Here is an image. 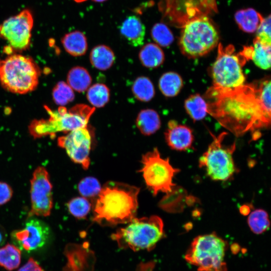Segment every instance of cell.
Returning <instances> with one entry per match:
<instances>
[{
    "mask_svg": "<svg viewBox=\"0 0 271 271\" xmlns=\"http://www.w3.org/2000/svg\"><path fill=\"white\" fill-rule=\"evenodd\" d=\"M139 58L142 64L148 68H156L165 60V55L161 47L155 43L144 45L139 52Z\"/></svg>",
    "mask_w": 271,
    "mask_h": 271,
    "instance_id": "20",
    "label": "cell"
},
{
    "mask_svg": "<svg viewBox=\"0 0 271 271\" xmlns=\"http://www.w3.org/2000/svg\"><path fill=\"white\" fill-rule=\"evenodd\" d=\"M111 236L119 246L133 251L151 250L164 235V224L159 216L134 217Z\"/></svg>",
    "mask_w": 271,
    "mask_h": 271,
    "instance_id": "4",
    "label": "cell"
},
{
    "mask_svg": "<svg viewBox=\"0 0 271 271\" xmlns=\"http://www.w3.org/2000/svg\"><path fill=\"white\" fill-rule=\"evenodd\" d=\"M52 96L54 102L62 106L72 102L75 98L72 88L64 81L56 84L53 89Z\"/></svg>",
    "mask_w": 271,
    "mask_h": 271,
    "instance_id": "32",
    "label": "cell"
},
{
    "mask_svg": "<svg viewBox=\"0 0 271 271\" xmlns=\"http://www.w3.org/2000/svg\"><path fill=\"white\" fill-rule=\"evenodd\" d=\"M189 197L184 189L175 185L160 200L159 206L167 212H181L184 209L186 204L188 203Z\"/></svg>",
    "mask_w": 271,
    "mask_h": 271,
    "instance_id": "17",
    "label": "cell"
},
{
    "mask_svg": "<svg viewBox=\"0 0 271 271\" xmlns=\"http://www.w3.org/2000/svg\"><path fill=\"white\" fill-rule=\"evenodd\" d=\"M115 59L112 50L105 45H98L93 47L89 55L91 65L100 70L109 69L113 65Z\"/></svg>",
    "mask_w": 271,
    "mask_h": 271,
    "instance_id": "21",
    "label": "cell"
},
{
    "mask_svg": "<svg viewBox=\"0 0 271 271\" xmlns=\"http://www.w3.org/2000/svg\"><path fill=\"white\" fill-rule=\"evenodd\" d=\"M101 189L99 181L92 177L83 178L78 185V190L80 194L88 200H95Z\"/></svg>",
    "mask_w": 271,
    "mask_h": 271,
    "instance_id": "31",
    "label": "cell"
},
{
    "mask_svg": "<svg viewBox=\"0 0 271 271\" xmlns=\"http://www.w3.org/2000/svg\"><path fill=\"white\" fill-rule=\"evenodd\" d=\"M17 271H44L39 263L34 258H30L27 263Z\"/></svg>",
    "mask_w": 271,
    "mask_h": 271,
    "instance_id": "37",
    "label": "cell"
},
{
    "mask_svg": "<svg viewBox=\"0 0 271 271\" xmlns=\"http://www.w3.org/2000/svg\"><path fill=\"white\" fill-rule=\"evenodd\" d=\"M92 1L95 2L101 3V2H103L106 0H92Z\"/></svg>",
    "mask_w": 271,
    "mask_h": 271,
    "instance_id": "39",
    "label": "cell"
},
{
    "mask_svg": "<svg viewBox=\"0 0 271 271\" xmlns=\"http://www.w3.org/2000/svg\"><path fill=\"white\" fill-rule=\"evenodd\" d=\"M45 107L49 118L34 120L29 125L30 133L34 138L54 136L57 132H68L86 126L95 111V107L84 104H76L68 110L62 106L57 110H52L47 106Z\"/></svg>",
    "mask_w": 271,
    "mask_h": 271,
    "instance_id": "3",
    "label": "cell"
},
{
    "mask_svg": "<svg viewBox=\"0 0 271 271\" xmlns=\"http://www.w3.org/2000/svg\"><path fill=\"white\" fill-rule=\"evenodd\" d=\"M184 107L194 121L203 119L208 113L207 103L199 94L191 95L187 98L185 101Z\"/></svg>",
    "mask_w": 271,
    "mask_h": 271,
    "instance_id": "26",
    "label": "cell"
},
{
    "mask_svg": "<svg viewBox=\"0 0 271 271\" xmlns=\"http://www.w3.org/2000/svg\"><path fill=\"white\" fill-rule=\"evenodd\" d=\"M168 145L177 151H186L192 147L194 136L192 130L187 126L179 124L176 120L168 122L165 132Z\"/></svg>",
    "mask_w": 271,
    "mask_h": 271,
    "instance_id": "15",
    "label": "cell"
},
{
    "mask_svg": "<svg viewBox=\"0 0 271 271\" xmlns=\"http://www.w3.org/2000/svg\"><path fill=\"white\" fill-rule=\"evenodd\" d=\"M58 146L65 149L71 160L84 169L90 165L91 136L86 126L71 130L58 139Z\"/></svg>",
    "mask_w": 271,
    "mask_h": 271,
    "instance_id": "14",
    "label": "cell"
},
{
    "mask_svg": "<svg viewBox=\"0 0 271 271\" xmlns=\"http://www.w3.org/2000/svg\"><path fill=\"white\" fill-rule=\"evenodd\" d=\"M131 90L139 100L148 102L154 97L155 91L153 84L147 77L140 76L134 81Z\"/></svg>",
    "mask_w": 271,
    "mask_h": 271,
    "instance_id": "27",
    "label": "cell"
},
{
    "mask_svg": "<svg viewBox=\"0 0 271 271\" xmlns=\"http://www.w3.org/2000/svg\"><path fill=\"white\" fill-rule=\"evenodd\" d=\"M120 32L131 45L138 47L144 44L146 28L139 17H126L120 26Z\"/></svg>",
    "mask_w": 271,
    "mask_h": 271,
    "instance_id": "16",
    "label": "cell"
},
{
    "mask_svg": "<svg viewBox=\"0 0 271 271\" xmlns=\"http://www.w3.org/2000/svg\"><path fill=\"white\" fill-rule=\"evenodd\" d=\"M67 84L78 92L85 91L90 87L92 78L89 72L84 67L75 66L72 68L67 74Z\"/></svg>",
    "mask_w": 271,
    "mask_h": 271,
    "instance_id": "23",
    "label": "cell"
},
{
    "mask_svg": "<svg viewBox=\"0 0 271 271\" xmlns=\"http://www.w3.org/2000/svg\"><path fill=\"white\" fill-rule=\"evenodd\" d=\"M140 131L145 136H150L156 132L161 127V119L159 114L152 109L141 110L136 120Z\"/></svg>",
    "mask_w": 271,
    "mask_h": 271,
    "instance_id": "19",
    "label": "cell"
},
{
    "mask_svg": "<svg viewBox=\"0 0 271 271\" xmlns=\"http://www.w3.org/2000/svg\"><path fill=\"white\" fill-rule=\"evenodd\" d=\"M139 192L134 186L107 182L93 203V221L103 226L128 223L136 215Z\"/></svg>",
    "mask_w": 271,
    "mask_h": 271,
    "instance_id": "2",
    "label": "cell"
},
{
    "mask_svg": "<svg viewBox=\"0 0 271 271\" xmlns=\"http://www.w3.org/2000/svg\"><path fill=\"white\" fill-rule=\"evenodd\" d=\"M30 183L31 205L28 217L49 216L53 205L52 185L46 169L38 167L33 173Z\"/></svg>",
    "mask_w": 271,
    "mask_h": 271,
    "instance_id": "12",
    "label": "cell"
},
{
    "mask_svg": "<svg viewBox=\"0 0 271 271\" xmlns=\"http://www.w3.org/2000/svg\"><path fill=\"white\" fill-rule=\"evenodd\" d=\"M69 212L78 219L85 218L91 210V204L86 198L77 197L71 199L67 203Z\"/></svg>",
    "mask_w": 271,
    "mask_h": 271,
    "instance_id": "34",
    "label": "cell"
},
{
    "mask_svg": "<svg viewBox=\"0 0 271 271\" xmlns=\"http://www.w3.org/2000/svg\"><path fill=\"white\" fill-rule=\"evenodd\" d=\"M21 261V250L15 244L8 243L0 248V265L12 271L17 268Z\"/></svg>",
    "mask_w": 271,
    "mask_h": 271,
    "instance_id": "25",
    "label": "cell"
},
{
    "mask_svg": "<svg viewBox=\"0 0 271 271\" xmlns=\"http://www.w3.org/2000/svg\"><path fill=\"white\" fill-rule=\"evenodd\" d=\"M247 222L251 230L255 234L265 232L270 226L267 212L260 209L252 211L248 217Z\"/></svg>",
    "mask_w": 271,
    "mask_h": 271,
    "instance_id": "30",
    "label": "cell"
},
{
    "mask_svg": "<svg viewBox=\"0 0 271 271\" xmlns=\"http://www.w3.org/2000/svg\"><path fill=\"white\" fill-rule=\"evenodd\" d=\"M226 133L223 132L213 141L199 160V166L205 169L207 175L215 181H226L236 170L232 155L235 144L225 147L222 142Z\"/></svg>",
    "mask_w": 271,
    "mask_h": 271,
    "instance_id": "9",
    "label": "cell"
},
{
    "mask_svg": "<svg viewBox=\"0 0 271 271\" xmlns=\"http://www.w3.org/2000/svg\"><path fill=\"white\" fill-rule=\"evenodd\" d=\"M256 32V39L264 44L271 45L270 15L265 18H262Z\"/></svg>",
    "mask_w": 271,
    "mask_h": 271,
    "instance_id": "35",
    "label": "cell"
},
{
    "mask_svg": "<svg viewBox=\"0 0 271 271\" xmlns=\"http://www.w3.org/2000/svg\"><path fill=\"white\" fill-rule=\"evenodd\" d=\"M40 75L38 66L31 57L15 54L1 61L0 82L10 92L22 94L33 91Z\"/></svg>",
    "mask_w": 271,
    "mask_h": 271,
    "instance_id": "5",
    "label": "cell"
},
{
    "mask_svg": "<svg viewBox=\"0 0 271 271\" xmlns=\"http://www.w3.org/2000/svg\"><path fill=\"white\" fill-rule=\"evenodd\" d=\"M151 34L156 44L162 47L170 46L174 39L170 29L163 23L155 24L151 29Z\"/></svg>",
    "mask_w": 271,
    "mask_h": 271,
    "instance_id": "33",
    "label": "cell"
},
{
    "mask_svg": "<svg viewBox=\"0 0 271 271\" xmlns=\"http://www.w3.org/2000/svg\"><path fill=\"white\" fill-rule=\"evenodd\" d=\"M1 60H0V65H1Z\"/></svg>",
    "mask_w": 271,
    "mask_h": 271,
    "instance_id": "41",
    "label": "cell"
},
{
    "mask_svg": "<svg viewBox=\"0 0 271 271\" xmlns=\"http://www.w3.org/2000/svg\"><path fill=\"white\" fill-rule=\"evenodd\" d=\"M13 191L7 183L0 181V205L8 203L12 198Z\"/></svg>",
    "mask_w": 271,
    "mask_h": 271,
    "instance_id": "36",
    "label": "cell"
},
{
    "mask_svg": "<svg viewBox=\"0 0 271 271\" xmlns=\"http://www.w3.org/2000/svg\"><path fill=\"white\" fill-rule=\"evenodd\" d=\"M33 27L32 14L25 9L0 25V36L7 41L12 51H25L30 47Z\"/></svg>",
    "mask_w": 271,
    "mask_h": 271,
    "instance_id": "11",
    "label": "cell"
},
{
    "mask_svg": "<svg viewBox=\"0 0 271 271\" xmlns=\"http://www.w3.org/2000/svg\"><path fill=\"white\" fill-rule=\"evenodd\" d=\"M86 97L89 103L93 106L102 107L109 100L110 91L105 84L96 83L88 88Z\"/></svg>",
    "mask_w": 271,
    "mask_h": 271,
    "instance_id": "29",
    "label": "cell"
},
{
    "mask_svg": "<svg viewBox=\"0 0 271 271\" xmlns=\"http://www.w3.org/2000/svg\"><path fill=\"white\" fill-rule=\"evenodd\" d=\"M234 52L232 45L223 47L219 44L217 58L211 69L212 86L234 89L244 84L245 78L242 66L246 61L239 53Z\"/></svg>",
    "mask_w": 271,
    "mask_h": 271,
    "instance_id": "8",
    "label": "cell"
},
{
    "mask_svg": "<svg viewBox=\"0 0 271 271\" xmlns=\"http://www.w3.org/2000/svg\"><path fill=\"white\" fill-rule=\"evenodd\" d=\"M15 245L21 250L31 252L44 247L50 237L49 226L41 220L31 217L24 227L11 234Z\"/></svg>",
    "mask_w": 271,
    "mask_h": 271,
    "instance_id": "13",
    "label": "cell"
},
{
    "mask_svg": "<svg viewBox=\"0 0 271 271\" xmlns=\"http://www.w3.org/2000/svg\"><path fill=\"white\" fill-rule=\"evenodd\" d=\"M218 41L216 28L207 17L203 16L184 25L179 47L187 57L196 58L208 53L217 46Z\"/></svg>",
    "mask_w": 271,
    "mask_h": 271,
    "instance_id": "6",
    "label": "cell"
},
{
    "mask_svg": "<svg viewBox=\"0 0 271 271\" xmlns=\"http://www.w3.org/2000/svg\"><path fill=\"white\" fill-rule=\"evenodd\" d=\"M234 18L240 29L246 33H252L256 31L263 17L254 9L248 8L237 11Z\"/></svg>",
    "mask_w": 271,
    "mask_h": 271,
    "instance_id": "22",
    "label": "cell"
},
{
    "mask_svg": "<svg viewBox=\"0 0 271 271\" xmlns=\"http://www.w3.org/2000/svg\"><path fill=\"white\" fill-rule=\"evenodd\" d=\"M251 59L259 68L268 69L270 67V45L264 44L255 38Z\"/></svg>",
    "mask_w": 271,
    "mask_h": 271,
    "instance_id": "28",
    "label": "cell"
},
{
    "mask_svg": "<svg viewBox=\"0 0 271 271\" xmlns=\"http://www.w3.org/2000/svg\"><path fill=\"white\" fill-rule=\"evenodd\" d=\"M183 85V80L178 73L168 72L164 73L159 80V87L164 95L167 97L176 96Z\"/></svg>",
    "mask_w": 271,
    "mask_h": 271,
    "instance_id": "24",
    "label": "cell"
},
{
    "mask_svg": "<svg viewBox=\"0 0 271 271\" xmlns=\"http://www.w3.org/2000/svg\"><path fill=\"white\" fill-rule=\"evenodd\" d=\"M205 97L208 113L236 136L270 124L269 78L234 89L212 86Z\"/></svg>",
    "mask_w": 271,
    "mask_h": 271,
    "instance_id": "1",
    "label": "cell"
},
{
    "mask_svg": "<svg viewBox=\"0 0 271 271\" xmlns=\"http://www.w3.org/2000/svg\"><path fill=\"white\" fill-rule=\"evenodd\" d=\"M143 173L147 186L156 195L159 192L167 193L175 186L173 183L174 175L180 170L170 164L169 159H163L157 148L142 157Z\"/></svg>",
    "mask_w": 271,
    "mask_h": 271,
    "instance_id": "10",
    "label": "cell"
},
{
    "mask_svg": "<svg viewBox=\"0 0 271 271\" xmlns=\"http://www.w3.org/2000/svg\"><path fill=\"white\" fill-rule=\"evenodd\" d=\"M75 2H77V3H81V2H83L85 1H87V0H74Z\"/></svg>",
    "mask_w": 271,
    "mask_h": 271,
    "instance_id": "40",
    "label": "cell"
},
{
    "mask_svg": "<svg viewBox=\"0 0 271 271\" xmlns=\"http://www.w3.org/2000/svg\"><path fill=\"white\" fill-rule=\"evenodd\" d=\"M65 51L73 56H81L85 54L88 48L85 35L79 31L65 34L61 40Z\"/></svg>",
    "mask_w": 271,
    "mask_h": 271,
    "instance_id": "18",
    "label": "cell"
},
{
    "mask_svg": "<svg viewBox=\"0 0 271 271\" xmlns=\"http://www.w3.org/2000/svg\"><path fill=\"white\" fill-rule=\"evenodd\" d=\"M227 245L216 233L199 235L191 242L185 258L199 271H227L224 261Z\"/></svg>",
    "mask_w": 271,
    "mask_h": 271,
    "instance_id": "7",
    "label": "cell"
},
{
    "mask_svg": "<svg viewBox=\"0 0 271 271\" xmlns=\"http://www.w3.org/2000/svg\"><path fill=\"white\" fill-rule=\"evenodd\" d=\"M7 238L6 233L4 229L0 226V245H2Z\"/></svg>",
    "mask_w": 271,
    "mask_h": 271,
    "instance_id": "38",
    "label": "cell"
}]
</instances>
